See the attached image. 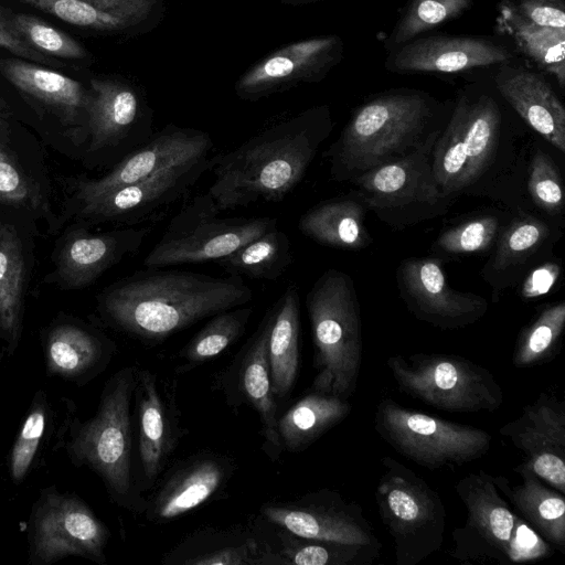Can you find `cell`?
<instances>
[{
	"label": "cell",
	"mask_w": 565,
	"mask_h": 565,
	"mask_svg": "<svg viewBox=\"0 0 565 565\" xmlns=\"http://www.w3.org/2000/svg\"><path fill=\"white\" fill-rule=\"evenodd\" d=\"M252 300V289L239 277L145 267L111 285L100 297V311L118 331L156 345Z\"/></svg>",
	"instance_id": "1"
},
{
	"label": "cell",
	"mask_w": 565,
	"mask_h": 565,
	"mask_svg": "<svg viewBox=\"0 0 565 565\" xmlns=\"http://www.w3.org/2000/svg\"><path fill=\"white\" fill-rule=\"evenodd\" d=\"M328 106L308 109L217 154L207 194L220 212L285 199L305 178L330 136Z\"/></svg>",
	"instance_id": "2"
},
{
	"label": "cell",
	"mask_w": 565,
	"mask_h": 565,
	"mask_svg": "<svg viewBox=\"0 0 565 565\" xmlns=\"http://www.w3.org/2000/svg\"><path fill=\"white\" fill-rule=\"evenodd\" d=\"M492 77L462 86L431 150V169L440 191L494 192V181L510 172L514 147L503 104Z\"/></svg>",
	"instance_id": "3"
},
{
	"label": "cell",
	"mask_w": 565,
	"mask_h": 565,
	"mask_svg": "<svg viewBox=\"0 0 565 565\" xmlns=\"http://www.w3.org/2000/svg\"><path fill=\"white\" fill-rule=\"evenodd\" d=\"M451 105L408 87L370 96L352 110L338 139L324 152L331 179L349 182L372 168L435 143Z\"/></svg>",
	"instance_id": "4"
},
{
	"label": "cell",
	"mask_w": 565,
	"mask_h": 565,
	"mask_svg": "<svg viewBox=\"0 0 565 565\" xmlns=\"http://www.w3.org/2000/svg\"><path fill=\"white\" fill-rule=\"evenodd\" d=\"M306 308L315 347L317 374L311 391L349 399L362 363V324L352 278L330 268L311 286Z\"/></svg>",
	"instance_id": "5"
},
{
	"label": "cell",
	"mask_w": 565,
	"mask_h": 565,
	"mask_svg": "<svg viewBox=\"0 0 565 565\" xmlns=\"http://www.w3.org/2000/svg\"><path fill=\"white\" fill-rule=\"evenodd\" d=\"M134 390L135 366L116 372L103 390L95 416L75 424L67 452L76 466H87L102 478L117 505L141 514L146 499L131 473Z\"/></svg>",
	"instance_id": "6"
},
{
	"label": "cell",
	"mask_w": 565,
	"mask_h": 565,
	"mask_svg": "<svg viewBox=\"0 0 565 565\" xmlns=\"http://www.w3.org/2000/svg\"><path fill=\"white\" fill-rule=\"evenodd\" d=\"M375 489L382 523L393 540L396 565H417L441 548L446 509L439 493L393 457L382 459Z\"/></svg>",
	"instance_id": "7"
},
{
	"label": "cell",
	"mask_w": 565,
	"mask_h": 565,
	"mask_svg": "<svg viewBox=\"0 0 565 565\" xmlns=\"http://www.w3.org/2000/svg\"><path fill=\"white\" fill-rule=\"evenodd\" d=\"M398 390L434 408L451 413H494L504 401L492 373L473 361L446 353L387 358Z\"/></svg>",
	"instance_id": "8"
},
{
	"label": "cell",
	"mask_w": 565,
	"mask_h": 565,
	"mask_svg": "<svg viewBox=\"0 0 565 565\" xmlns=\"http://www.w3.org/2000/svg\"><path fill=\"white\" fill-rule=\"evenodd\" d=\"M207 194H200L170 221L145 257L147 268L216 262L278 226L276 217H220Z\"/></svg>",
	"instance_id": "9"
},
{
	"label": "cell",
	"mask_w": 565,
	"mask_h": 565,
	"mask_svg": "<svg viewBox=\"0 0 565 565\" xmlns=\"http://www.w3.org/2000/svg\"><path fill=\"white\" fill-rule=\"evenodd\" d=\"M374 428L401 456L430 470L467 465L491 446L483 429L408 409L390 397L376 404Z\"/></svg>",
	"instance_id": "10"
},
{
	"label": "cell",
	"mask_w": 565,
	"mask_h": 565,
	"mask_svg": "<svg viewBox=\"0 0 565 565\" xmlns=\"http://www.w3.org/2000/svg\"><path fill=\"white\" fill-rule=\"evenodd\" d=\"M434 143L392 162L372 168L349 182L367 210L391 227L403 230L445 215L454 201L445 195L433 173Z\"/></svg>",
	"instance_id": "11"
},
{
	"label": "cell",
	"mask_w": 565,
	"mask_h": 565,
	"mask_svg": "<svg viewBox=\"0 0 565 565\" xmlns=\"http://www.w3.org/2000/svg\"><path fill=\"white\" fill-rule=\"evenodd\" d=\"M109 537L108 527L83 500L53 487L42 492L29 521L33 564L46 565L75 555L104 565Z\"/></svg>",
	"instance_id": "12"
},
{
	"label": "cell",
	"mask_w": 565,
	"mask_h": 565,
	"mask_svg": "<svg viewBox=\"0 0 565 565\" xmlns=\"http://www.w3.org/2000/svg\"><path fill=\"white\" fill-rule=\"evenodd\" d=\"M455 491L467 518L452 531L449 555L462 563H508L519 516L501 497L494 477L483 470L468 473L456 483Z\"/></svg>",
	"instance_id": "13"
},
{
	"label": "cell",
	"mask_w": 565,
	"mask_h": 565,
	"mask_svg": "<svg viewBox=\"0 0 565 565\" xmlns=\"http://www.w3.org/2000/svg\"><path fill=\"white\" fill-rule=\"evenodd\" d=\"M260 514L269 524L302 537L382 547L362 507L335 490L320 489L295 500L269 501L260 508Z\"/></svg>",
	"instance_id": "14"
},
{
	"label": "cell",
	"mask_w": 565,
	"mask_h": 565,
	"mask_svg": "<svg viewBox=\"0 0 565 565\" xmlns=\"http://www.w3.org/2000/svg\"><path fill=\"white\" fill-rule=\"evenodd\" d=\"M217 154H206L167 168L139 182L110 190L83 203L82 215L129 225L156 220L184 199L211 171Z\"/></svg>",
	"instance_id": "15"
},
{
	"label": "cell",
	"mask_w": 565,
	"mask_h": 565,
	"mask_svg": "<svg viewBox=\"0 0 565 565\" xmlns=\"http://www.w3.org/2000/svg\"><path fill=\"white\" fill-rule=\"evenodd\" d=\"M508 42L466 34H429L415 38L387 52L390 73L456 74L487 70L520 58Z\"/></svg>",
	"instance_id": "16"
},
{
	"label": "cell",
	"mask_w": 565,
	"mask_h": 565,
	"mask_svg": "<svg viewBox=\"0 0 565 565\" xmlns=\"http://www.w3.org/2000/svg\"><path fill=\"white\" fill-rule=\"evenodd\" d=\"M401 298L418 320L441 330H457L479 321L488 311L487 300L472 292L452 289L441 259L411 257L396 271Z\"/></svg>",
	"instance_id": "17"
},
{
	"label": "cell",
	"mask_w": 565,
	"mask_h": 565,
	"mask_svg": "<svg viewBox=\"0 0 565 565\" xmlns=\"http://www.w3.org/2000/svg\"><path fill=\"white\" fill-rule=\"evenodd\" d=\"M134 397L141 490H149L167 468L183 430L174 391L156 373L135 367Z\"/></svg>",
	"instance_id": "18"
},
{
	"label": "cell",
	"mask_w": 565,
	"mask_h": 565,
	"mask_svg": "<svg viewBox=\"0 0 565 565\" xmlns=\"http://www.w3.org/2000/svg\"><path fill=\"white\" fill-rule=\"evenodd\" d=\"M235 469L232 458L207 450L179 461L146 499V520L163 524L193 512L225 490Z\"/></svg>",
	"instance_id": "19"
},
{
	"label": "cell",
	"mask_w": 565,
	"mask_h": 565,
	"mask_svg": "<svg viewBox=\"0 0 565 565\" xmlns=\"http://www.w3.org/2000/svg\"><path fill=\"white\" fill-rule=\"evenodd\" d=\"M501 436L523 454L525 465L546 484L565 494V404L546 392L500 427Z\"/></svg>",
	"instance_id": "20"
},
{
	"label": "cell",
	"mask_w": 565,
	"mask_h": 565,
	"mask_svg": "<svg viewBox=\"0 0 565 565\" xmlns=\"http://www.w3.org/2000/svg\"><path fill=\"white\" fill-rule=\"evenodd\" d=\"M214 143L201 130L169 125L124 157L104 177L78 182L82 203L110 190L148 179L172 166L212 153Z\"/></svg>",
	"instance_id": "21"
},
{
	"label": "cell",
	"mask_w": 565,
	"mask_h": 565,
	"mask_svg": "<svg viewBox=\"0 0 565 565\" xmlns=\"http://www.w3.org/2000/svg\"><path fill=\"white\" fill-rule=\"evenodd\" d=\"M87 105L88 151L122 149L127 154L153 135L151 117L128 85L93 78Z\"/></svg>",
	"instance_id": "22"
},
{
	"label": "cell",
	"mask_w": 565,
	"mask_h": 565,
	"mask_svg": "<svg viewBox=\"0 0 565 565\" xmlns=\"http://www.w3.org/2000/svg\"><path fill=\"white\" fill-rule=\"evenodd\" d=\"M493 85L515 114L562 154L565 153V107L547 75L519 60L491 68Z\"/></svg>",
	"instance_id": "23"
},
{
	"label": "cell",
	"mask_w": 565,
	"mask_h": 565,
	"mask_svg": "<svg viewBox=\"0 0 565 565\" xmlns=\"http://www.w3.org/2000/svg\"><path fill=\"white\" fill-rule=\"evenodd\" d=\"M338 35L291 43L252 67L237 83L242 98L256 99L299 81H320L343 56Z\"/></svg>",
	"instance_id": "24"
},
{
	"label": "cell",
	"mask_w": 565,
	"mask_h": 565,
	"mask_svg": "<svg viewBox=\"0 0 565 565\" xmlns=\"http://www.w3.org/2000/svg\"><path fill=\"white\" fill-rule=\"evenodd\" d=\"M269 313L264 316L255 333L247 340L224 379L234 383L225 391L230 405L239 403L253 407L262 424L263 449L271 460L279 459L282 446L277 430V401L271 391L267 356Z\"/></svg>",
	"instance_id": "25"
},
{
	"label": "cell",
	"mask_w": 565,
	"mask_h": 565,
	"mask_svg": "<svg viewBox=\"0 0 565 565\" xmlns=\"http://www.w3.org/2000/svg\"><path fill=\"white\" fill-rule=\"evenodd\" d=\"M0 73L25 98L53 114L75 137L88 136L89 90L79 82L20 57L0 58Z\"/></svg>",
	"instance_id": "26"
},
{
	"label": "cell",
	"mask_w": 565,
	"mask_h": 565,
	"mask_svg": "<svg viewBox=\"0 0 565 565\" xmlns=\"http://www.w3.org/2000/svg\"><path fill=\"white\" fill-rule=\"evenodd\" d=\"M164 565H282L286 561L243 525L201 527L162 557Z\"/></svg>",
	"instance_id": "27"
},
{
	"label": "cell",
	"mask_w": 565,
	"mask_h": 565,
	"mask_svg": "<svg viewBox=\"0 0 565 565\" xmlns=\"http://www.w3.org/2000/svg\"><path fill=\"white\" fill-rule=\"evenodd\" d=\"M151 228L128 227L89 234L75 233L61 249L57 275L70 288H83L122 258L138 253Z\"/></svg>",
	"instance_id": "28"
},
{
	"label": "cell",
	"mask_w": 565,
	"mask_h": 565,
	"mask_svg": "<svg viewBox=\"0 0 565 565\" xmlns=\"http://www.w3.org/2000/svg\"><path fill=\"white\" fill-rule=\"evenodd\" d=\"M554 238L555 233L544 220L529 214L515 216L503 226L482 269L483 279L498 295L499 290L516 284L522 274L546 255Z\"/></svg>",
	"instance_id": "29"
},
{
	"label": "cell",
	"mask_w": 565,
	"mask_h": 565,
	"mask_svg": "<svg viewBox=\"0 0 565 565\" xmlns=\"http://www.w3.org/2000/svg\"><path fill=\"white\" fill-rule=\"evenodd\" d=\"M47 372L70 381L86 382L103 372L116 347L107 338L76 324H58L47 334Z\"/></svg>",
	"instance_id": "30"
},
{
	"label": "cell",
	"mask_w": 565,
	"mask_h": 565,
	"mask_svg": "<svg viewBox=\"0 0 565 565\" xmlns=\"http://www.w3.org/2000/svg\"><path fill=\"white\" fill-rule=\"evenodd\" d=\"M495 32L511 42L514 51L540 72L565 87V29L543 26L515 10L510 0H500Z\"/></svg>",
	"instance_id": "31"
},
{
	"label": "cell",
	"mask_w": 565,
	"mask_h": 565,
	"mask_svg": "<svg viewBox=\"0 0 565 565\" xmlns=\"http://www.w3.org/2000/svg\"><path fill=\"white\" fill-rule=\"evenodd\" d=\"M522 482L511 487L507 478L494 477V482L513 507L518 516L530 525L545 541L565 552V498L550 488L526 465L513 468Z\"/></svg>",
	"instance_id": "32"
},
{
	"label": "cell",
	"mask_w": 565,
	"mask_h": 565,
	"mask_svg": "<svg viewBox=\"0 0 565 565\" xmlns=\"http://www.w3.org/2000/svg\"><path fill=\"white\" fill-rule=\"evenodd\" d=\"M269 313L267 356L271 391L276 401L285 399L296 383L299 365L300 299L295 286L288 287Z\"/></svg>",
	"instance_id": "33"
},
{
	"label": "cell",
	"mask_w": 565,
	"mask_h": 565,
	"mask_svg": "<svg viewBox=\"0 0 565 565\" xmlns=\"http://www.w3.org/2000/svg\"><path fill=\"white\" fill-rule=\"evenodd\" d=\"M366 210L355 194L326 200L301 215L298 230L324 246L360 249L372 242L364 224Z\"/></svg>",
	"instance_id": "34"
},
{
	"label": "cell",
	"mask_w": 565,
	"mask_h": 565,
	"mask_svg": "<svg viewBox=\"0 0 565 565\" xmlns=\"http://www.w3.org/2000/svg\"><path fill=\"white\" fill-rule=\"evenodd\" d=\"M75 26L121 31L139 24L154 0H15Z\"/></svg>",
	"instance_id": "35"
},
{
	"label": "cell",
	"mask_w": 565,
	"mask_h": 565,
	"mask_svg": "<svg viewBox=\"0 0 565 565\" xmlns=\"http://www.w3.org/2000/svg\"><path fill=\"white\" fill-rule=\"evenodd\" d=\"M349 399L311 391L289 407L277 422L282 450L300 452L351 412Z\"/></svg>",
	"instance_id": "36"
},
{
	"label": "cell",
	"mask_w": 565,
	"mask_h": 565,
	"mask_svg": "<svg viewBox=\"0 0 565 565\" xmlns=\"http://www.w3.org/2000/svg\"><path fill=\"white\" fill-rule=\"evenodd\" d=\"M228 276L276 280L291 265V244L278 226L215 262Z\"/></svg>",
	"instance_id": "37"
},
{
	"label": "cell",
	"mask_w": 565,
	"mask_h": 565,
	"mask_svg": "<svg viewBox=\"0 0 565 565\" xmlns=\"http://www.w3.org/2000/svg\"><path fill=\"white\" fill-rule=\"evenodd\" d=\"M24 259L17 234L0 226V333L12 353L21 333Z\"/></svg>",
	"instance_id": "38"
},
{
	"label": "cell",
	"mask_w": 565,
	"mask_h": 565,
	"mask_svg": "<svg viewBox=\"0 0 565 565\" xmlns=\"http://www.w3.org/2000/svg\"><path fill=\"white\" fill-rule=\"evenodd\" d=\"M252 315L253 308L244 305L212 316L179 351L175 373L189 372L233 345L245 333Z\"/></svg>",
	"instance_id": "39"
},
{
	"label": "cell",
	"mask_w": 565,
	"mask_h": 565,
	"mask_svg": "<svg viewBox=\"0 0 565 565\" xmlns=\"http://www.w3.org/2000/svg\"><path fill=\"white\" fill-rule=\"evenodd\" d=\"M276 527L278 550L287 564L297 565H370L381 548L309 539Z\"/></svg>",
	"instance_id": "40"
},
{
	"label": "cell",
	"mask_w": 565,
	"mask_h": 565,
	"mask_svg": "<svg viewBox=\"0 0 565 565\" xmlns=\"http://www.w3.org/2000/svg\"><path fill=\"white\" fill-rule=\"evenodd\" d=\"M475 0H408L384 41L390 52L468 11Z\"/></svg>",
	"instance_id": "41"
},
{
	"label": "cell",
	"mask_w": 565,
	"mask_h": 565,
	"mask_svg": "<svg viewBox=\"0 0 565 565\" xmlns=\"http://www.w3.org/2000/svg\"><path fill=\"white\" fill-rule=\"evenodd\" d=\"M565 328V302L546 306L521 330L512 354L515 367L524 369L548 361L556 352Z\"/></svg>",
	"instance_id": "42"
},
{
	"label": "cell",
	"mask_w": 565,
	"mask_h": 565,
	"mask_svg": "<svg viewBox=\"0 0 565 565\" xmlns=\"http://www.w3.org/2000/svg\"><path fill=\"white\" fill-rule=\"evenodd\" d=\"M0 21L20 40L42 54L68 60L87 56V51L79 42L39 17L15 13L0 6Z\"/></svg>",
	"instance_id": "43"
},
{
	"label": "cell",
	"mask_w": 565,
	"mask_h": 565,
	"mask_svg": "<svg viewBox=\"0 0 565 565\" xmlns=\"http://www.w3.org/2000/svg\"><path fill=\"white\" fill-rule=\"evenodd\" d=\"M503 226L497 215L475 216L440 233L433 248L444 255L484 253L494 246Z\"/></svg>",
	"instance_id": "44"
},
{
	"label": "cell",
	"mask_w": 565,
	"mask_h": 565,
	"mask_svg": "<svg viewBox=\"0 0 565 565\" xmlns=\"http://www.w3.org/2000/svg\"><path fill=\"white\" fill-rule=\"evenodd\" d=\"M527 191L536 207L551 217L564 212L563 183L552 157L536 148L529 163Z\"/></svg>",
	"instance_id": "45"
},
{
	"label": "cell",
	"mask_w": 565,
	"mask_h": 565,
	"mask_svg": "<svg viewBox=\"0 0 565 565\" xmlns=\"http://www.w3.org/2000/svg\"><path fill=\"white\" fill-rule=\"evenodd\" d=\"M46 418V398L45 394L40 391L33 398L9 457V472L14 483H19L25 478L33 462L44 434Z\"/></svg>",
	"instance_id": "46"
},
{
	"label": "cell",
	"mask_w": 565,
	"mask_h": 565,
	"mask_svg": "<svg viewBox=\"0 0 565 565\" xmlns=\"http://www.w3.org/2000/svg\"><path fill=\"white\" fill-rule=\"evenodd\" d=\"M0 202L32 210L42 209L44 200L39 186L18 163L0 139Z\"/></svg>",
	"instance_id": "47"
},
{
	"label": "cell",
	"mask_w": 565,
	"mask_h": 565,
	"mask_svg": "<svg viewBox=\"0 0 565 565\" xmlns=\"http://www.w3.org/2000/svg\"><path fill=\"white\" fill-rule=\"evenodd\" d=\"M523 17L554 29H565V0H510Z\"/></svg>",
	"instance_id": "48"
},
{
	"label": "cell",
	"mask_w": 565,
	"mask_h": 565,
	"mask_svg": "<svg viewBox=\"0 0 565 565\" xmlns=\"http://www.w3.org/2000/svg\"><path fill=\"white\" fill-rule=\"evenodd\" d=\"M559 271V265L555 262H544L530 269L521 282L520 296L525 299H533L547 294L555 285Z\"/></svg>",
	"instance_id": "49"
},
{
	"label": "cell",
	"mask_w": 565,
	"mask_h": 565,
	"mask_svg": "<svg viewBox=\"0 0 565 565\" xmlns=\"http://www.w3.org/2000/svg\"><path fill=\"white\" fill-rule=\"evenodd\" d=\"M539 539V534L519 516L510 545L509 562H523L545 555L546 548L540 547Z\"/></svg>",
	"instance_id": "50"
},
{
	"label": "cell",
	"mask_w": 565,
	"mask_h": 565,
	"mask_svg": "<svg viewBox=\"0 0 565 565\" xmlns=\"http://www.w3.org/2000/svg\"><path fill=\"white\" fill-rule=\"evenodd\" d=\"M0 49H4L18 57L45 66L62 68L64 66L63 63L58 62L57 58L42 54L22 40H20L17 35H14L1 21H0Z\"/></svg>",
	"instance_id": "51"
},
{
	"label": "cell",
	"mask_w": 565,
	"mask_h": 565,
	"mask_svg": "<svg viewBox=\"0 0 565 565\" xmlns=\"http://www.w3.org/2000/svg\"><path fill=\"white\" fill-rule=\"evenodd\" d=\"M11 117V108L9 104L0 95V134L7 135L9 127V118Z\"/></svg>",
	"instance_id": "52"
},
{
	"label": "cell",
	"mask_w": 565,
	"mask_h": 565,
	"mask_svg": "<svg viewBox=\"0 0 565 565\" xmlns=\"http://www.w3.org/2000/svg\"><path fill=\"white\" fill-rule=\"evenodd\" d=\"M292 1H297V2H308V1H316V0H292Z\"/></svg>",
	"instance_id": "53"
}]
</instances>
